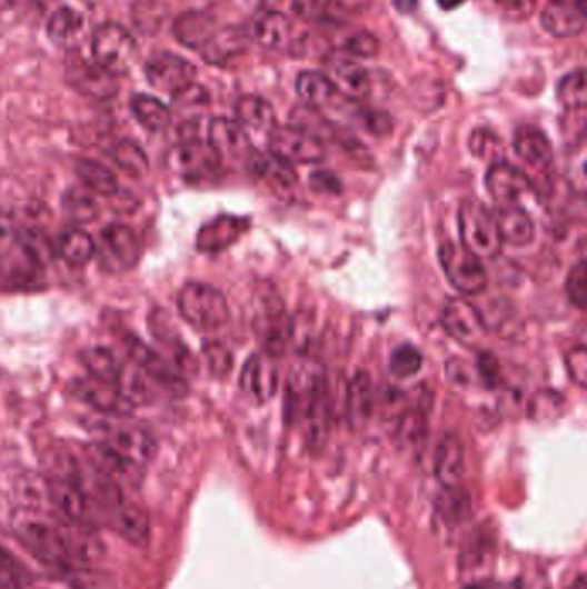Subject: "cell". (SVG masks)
Listing matches in <instances>:
<instances>
[{
  "instance_id": "cell-43",
  "label": "cell",
  "mask_w": 587,
  "mask_h": 589,
  "mask_svg": "<svg viewBox=\"0 0 587 589\" xmlns=\"http://www.w3.org/2000/svg\"><path fill=\"white\" fill-rule=\"evenodd\" d=\"M397 437L404 447L416 448L424 445L427 437V421L422 410H404L398 416Z\"/></svg>"
},
{
  "instance_id": "cell-16",
  "label": "cell",
  "mask_w": 587,
  "mask_h": 589,
  "mask_svg": "<svg viewBox=\"0 0 587 589\" xmlns=\"http://www.w3.org/2000/svg\"><path fill=\"white\" fill-rule=\"evenodd\" d=\"M279 372L276 357L271 353L260 352L253 353L250 359L245 362L243 371L240 376L241 391L247 395L252 402L262 403L269 402L278 391Z\"/></svg>"
},
{
  "instance_id": "cell-39",
  "label": "cell",
  "mask_w": 587,
  "mask_h": 589,
  "mask_svg": "<svg viewBox=\"0 0 587 589\" xmlns=\"http://www.w3.org/2000/svg\"><path fill=\"white\" fill-rule=\"evenodd\" d=\"M83 30V18L69 8L59 9L50 16L47 23L49 39L58 46H71Z\"/></svg>"
},
{
  "instance_id": "cell-51",
  "label": "cell",
  "mask_w": 587,
  "mask_h": 589,
  "mask_svg": "<svg viewBox=\"0 0 587 589\" xmlns=\"http://www.w3.org/2000/svg\"><path fill=\"white\" fill-rule=\"evenodd\" d=\"M565 368L574 383L584 390L587 387V350L584 345L568 350L565 356Z\"/></svg>"
},
{
  "instance_id": "cell-53",
  "label": "cell",
  "mask_w": 587,
  "mask_h": 589,
  "mask_svg": "<svg viewBox=\"0 0 587 589\" xmlns=\"http://www.w3.org/2000/svg\"><path fill=\"white\" fill-rule=\"evenodd\" d=\"M295 14L304 20H322L335 8L332 0H294Z\"/></svg>"
},
{
  "instance_id": "cell-59",
  "label": "cell",
  "mask_w": 587,
  "mask_h": 589,
  "mask_svg": "<svg viewBox=\"0 0 587 589\" xmlns=\"http://www.w3.org/2000/svg\"><path fill=\"white\" fill-rule=\"evenodd\" d=\"M464 2L466 0H438V6L442 11H454V9L460 8Z\"/></svg>"
},
{
  "instance_id": "cell-10",
  "label": "cell",
  "mask_w": 587,
  "mask_h": 589,
  "mask_svg": "<svg viewBox=\"0 0 587 589\" xmlns=\"http://www.w3.org/2000/svg\"><path fill=\"white\" fill-rule=\"evenodd\" d=\"M47 497L66 521L88 525L92 521V501L78 476H53L47 481Z\"/></svg>"
},
{
  "instance_id": "cell-34",
  "label": "cell",
  "mask_w": 587,
  "mask_h": 589,
  "mask_svg": "<svg viewBox=\"0 0 587 589\" xmlns=\"http://www.w3.org/2000/svg\"><path fill=\"white\" fill-rule=\"evenodd\" d=\"M245 49V34L237 28H219L200 54L210 64L222 66Z\"/></svg>"
},
{
  "instance_id": "cell-55",
  "label": "cell",
  "mask_w": 587,
  "mask_h": 589,
  "mask_svg": "<svg viewBox=\"0 0 587 589\" xmlns=\"http://www.w3.org/2000/svg\"><path fill=\"white\" fill-rule=\"evenodd\" d=\"M362 121L367 131L376 134V137H385V134H388L389 131H391V119L388 118V114H382V112H362Z\"/></svg>"
},
{
  "instance_id": "cell-18",
  "label": "cell",
  "mask_w": 587,
  "mask_h": 589,
  "mask_svg": "<svg viewBox=\"0 0 587 589\" xmlns=\"http://www.w3.org/2000/svg\"><path fill=\"white\" fill-rule=\"evenodd\" d=\"M71 390L74 397L80 398L88 406L99 409L100 412L112 413V416H128L135 407L133 400L119 385L107 383L92 376L78 379Z\"/></svg>"
},
{
  "instance_id": "cell-25",
  "label": "cell",
  "mask_w": 587,
  "mask_h": 589,
  "mask_svg": "<svg viewBox=\"0 0 587 589\" xmlns=\"http://www.w3.org/2000/svg\"><path fill=\"white\" fill-rule=\"evenodd\" d=\"M435 472L442 488L460 487L466 472V448L454 432H448L439 443Z\"/></svg>"
},
{
  "instance_id": "cell-31",
  "label": "cell",
  "mask_w": 587,
  "mask_h": 589,
  "mask_svg": "<svg viewBox=\"0 0 587 589\" xmlns=\"http://www.w3.org/2000/svg\"><path fill=\"white\" fill-rule=\"evenodd\" d=\"M295 89L310 109L331 108L338 97H341L331 80L317 71H304L298 74Z\"/></svg>"
},
{
  "instance_id": "cell-37",
  "label": "cell",
  "mask_w": 587,
  "mask_h": 589,
  "mask_svg": "<svg viewBox=\"0 0 587 589\" xmlns=\"http://www.w3.org/2000/svg\"><path fill=\"white\" fill-rule=\"evenodd\" d=\"M77 174L84 187L97 196L112 197L118 193L119 181L115 172L96 161L81 159L77 162Z\"/></svg>"
},
{
  "instance_id": "cell-20",
  "label": "cell",
  "mask_w": 587,
  "mask_h": 589,
  "mask_svg": "<svg viewBox=\"0 0 587 589\" xmlns=\"http://www.w3.org/2000/svg\"><path fill=\"white\" fill-rule=\"evenodd\" d=\"M66 71H68L69 83L90 99L109 100L118 92L115 74L100 68L97 62L90 64L83 59H74L69 62Z\"/></svg>"
},
{
  "instance_id": "cell-4",
  "label": "cell",
  "mask_w": 587,
  "mask_h": 589,
  "mask_svg": "<svg viewBox=\"0 0 587 589\" xmlns=\"http://www.w3.org/2000/svg\"><path fill=\"white\" fill-rule=\"evenodd\" d=\"M178 309L181 318L200 331H216L229 321L228 300L209 284H185L178 293Z\"/></svg>"
},
{
  "instance_id": "cell-60",
  "label": "cell",
  "mask_w": 587,
  "mask_h": 589,
  "mask_svg": "<svg viewBox=\"0 0 587 589\" xmlns=\"http://www.w3.org/2000/svg\"><path fill=\"white\" fill-rule=\"evenodd\" d=\"M404 2L407 4L405 6L404 14H407V12H412L414 9H416L417 0H395V4L397 6L404 4Z\"/></svg>"
},
{
  "instance_id": "cell-22",
  "label": "cell",
  "mask_w": 587,
  "mask_h": 589,
  "mask_svg": "<svg viewBox=\"0 0 587 589\" xmlns=\"http://www.w3.org/2000/svg\"><path fill=\"white\" fill-rule=\"evenodd\" d=\"M328 74L326 77L335 84L341 97L351 100H364L369 97L372 83H370L369 73L359 64L341 56H332L326 61Z\"/></svg>"
},
{
  "instance_id": "cell-61",
  "label": "cell",
  "mask_w": 587,
  "mask_h": 589,
  "mask_svg": "<svg viewBox=\"0 0 587 589\" xmlns=\"http://www.w3.org/2000/svg\"><path fill=\"white\" fill-rule=\"evenodd\" d=\"M568 589H586V578L583 575L574 581V585Z\"/></svg>"
},
{
  "instance_id": "cell-41",
  "label": "cell",
  "mask_w": 587,
  "mask_h": 589,
  "mask_svg": "<svg viewBox=\"0 0 587 589\" xmlns=\"http://www.w3.org/2000/svg\"><path fill=\"white\" fill-rule=\"evenodd\" d=\"M66 216L78 224L93 221L99 216V203L93 199L92 192L84 188H73L62 199Z\"/></svg>"
},
{
  "instance_id": "cell-35",
  "label": "cell",
  "mask_w": 587,
  "mask_h": 589,
  "mask_svg": "<svg viewBox=\"0 0 587 589\" xmlns=\"http://www.w3.org/2000/svg\"><path fill=\"white\" fill-rule=\"evenodd\" d=\"M58 252L69 266H84L96 257V241L80 228H69L59 237Z\"/></svg>"
},
{
  "instance_id": "cell-64",
  "label": "cell",
  "mask_w": 587,
  "mask_h": 589,
  "mask_svg": "<svg viewBox=\"0 0 587 589\" xmlns=\"http://www.w3.org/2000/svg\"><path fill=\"white\" fill-rule=\"evenodd\" d=\"M42 589H52V588H42Z\"/></svg>"
},
{
  "instance_id": "cell-54",
  "label": "cell",
  "mask_w": 587,
  "mask_h": 589,
  "mask_svg": "<svg viewBox=\"0 0 587 589\" xmlns=\"http://www.w3.org/2000/svg\"><path fill=\"white\" fill-rule=\"evenodd\" d=\"M477 371H479L480 381L486 387L495 388L501 383L500 366L491 353H480L479 360H477Z\"/></svg>"
},
{
  "instance_id": "cell-5",
  "label": "cell",
  "mask_w": 587,
  "mask_h": 589,
  "mask_svg": "<svg viewBox=\"0 0 587 589\" xmlns=\"http://www.w3.org/2000/svg\"><path fill=\"white\" fill-rule=\"evenodd\" d=\"M438 257L442 272L458 293L472 297V294L482 293L488 288V272L485 266L479 257L474 256L461 243L445 241L439 247Z\"/></svg>"
},
{
  "instance_id": "cell-24",
  "label": "cell",
  "mask_w": 587,
  "mask_h": 589,
  "mask_svg": "<svg viewBox=\"0 0 587 589\" xmlns=\"http://www.w3.org/2000/svg\"><path fill=\"white\" fill-rule=\"evenodd\" d=\"M248 221L237 216L222 214L210 219L200 228L197 237V249L200 252L218 253L233 246L235 241L247 231Z\"/></svg>"
},
{
  "instance_id": "cell-52",
  "label": "cell",
  "mask_w": 587,
  "mask_h": 589,
  "mask_svg": "<svg viewBox=\"0 0 587 589\" xmlns=\"http://www.w3.org/2000/svg\"><path fill=\"white\" fill-rule=\"evenodd\" d=\"M345 50L348 54L359 56V58H374L379 52V42L372 33L360 31V33L348 37Z\"/></svg>"
},
{
  "instance_id": "cell-42",
  "label": "cell",
  "mask_w": 587,
  "mask_h": 589,
  "mask_svg": "<svg viewBox=\"0 0 587 589\" xmlns=\"http://www.w3.org/2000/svg\"><path fill=\"white\" fill-rule=\"evenodd\" d=\"M112 159L121 171L127 172L128 177L141 178L149 172V159L146 150L141 149L130 140L119 142L112 150Z\"/></svg>"
},
{
  "instance_id": "cell-15",
  "label": "cell",
  "mask_w": 587,
  "mask_h": 589,
  "mask_svg": "<svg viewBox=\"0 0 587 589\" xmlns=\"http://www.w3.org/2000/svg\"><path fill=\"white\" fill-rule=\"evenodd\" d=\"M197 69L187 59L180 56L160 52L152 56L146 64V77L152 87L162 92L176 93L183 92L190 84L195 83Z\"/></svg>"
},
{
  "instance_id": "cell-58",
  "label": "cell",
  "mask_w": 587,
  "mask_h": 589,
  "mask_svg": "<svg viewBox=\"0 0 587 589\" xmlns=\"http://www.w3.org/2000/svg\"><path fill=\"white\" fill-rule=\"evenodd\" d=\"M248 4L253 6L257 11H275L282 4V0H247Z\"/></svg>"
},
{
  "instance_id": "cell-9",
  "label": "cell",
  "mask_w": 587,
  "mask_h": 589,
  "mask_svg": "<svg viewBox=\"0 0 587 589\" xmlns=\"http://www.w3.org/2000/svg\"><path fill=\"white\" fill-rule=\"evenodd\" d=\"M100 445L111 450L128 466L141 471L156 453V441L147 429L135 425H118L106 429Z\"/></svg>"
},
{
  "instance_id": "cell-29",
  "label": "cell",
  "mask_w": 587,
  "mask_h": 589,
  "mask_svg": "<svg viewBox=\"0 0 587 589\" xmlns=\"http://www.w3.org/2000/svg\"><path fill=\"white\" fill-rule=\"evenodd\" d=\"M218 21L209 12H185L175 21L172 33L181 46L188 49L202 50L210 42L213 34L218 33Z\"/></svg>"
},
{
  "instance_id": "cell-17",
  "label": "cell",
  "mask_w": 587,
  "mask_h": 589,
  "mask_svg": "<svg viewBox=\"0 0 587 589\" xmlns=\"http://www.w3.org/2000/svg\"><path fill=\"white\" fill-rule=\"evenodd\" d=\"M441 326L461 343H476L486 333L485 316L464 297L447 300L441 310Z\"/></svg>"
},
{
  "instance_id": "cell-7",
  "label": "cell",
  "mask_w": 587,
  "mask_h": 589,
  "mask_svg": "<svg viewBox=\"0 0 587 589\" xmlns=\"http://www.w3.org/2000/svg\"><path fill=\"white\" fill-rule=\"evenodd\" d=\"M269 152L287 164H317L325 161V142L304 128L276 124L269 131Z\"/></svg>"
},
{
  "instance_id": "cell-48",
  "label": "cell",
  "mask_w": 587,
  "mask_h": 589,
  "mask_svg": "<svg viewBox=\"0 0 587 589\" xmlns=\"http://www.w3.org/2000/svg\"><path fill=\"white\" fill-rule=\"evenodd\" d=\"M203 357L213 378L225 379L229 372L233 371V353L221 341H207L203 345Z\"/></svg>"
},
{
  "instance_id": "cell-12",
  "label": "cell",
  "mask_w": 587,
  "mask_h": 589,
  "mask_svg": "<svg viewBox=\"0 0 587 589\" xmlns=\"http://www.w3.org/2000/svg\"><path fill=\"white\" fill-rule=\"evenodd\" d=\"M207 143L218 153L222 166L225 162L247 166L253 153L252 142L238 121L228 118H216L207 130Z\"/></svg>"
},
{
  "instance_id": "cell-8",
  "label": "cell",
  "mask_w": 587,
  "mask_h": 589,
  "mask_svg": "<svg viewBox=\"0 0 587 589\" xmlns=\"http://www.w3.org/2000/svg\"><path fill=\"white\" fill-rule=\"evenodd\" d=\"M96 257L103 271L112 274L131 271L140 261V240L130 227L109 224L96 243Z\"/></svg>"
},
{
  "instance_id": "cell-62",
  "label": "cell",
  "mask_w": 587,
  "mask_h": 589,
  "mask_svg": "<svg viewBox=\"0 0 587 589\" xmlns=\"http://www.w3.org/2000/svg\"><path fill=\"white\" fill-rule=\"evenodd\" d=\"M12 0H0V11H6V9L11 8Z\"/></svg>"
},
{
  "instance_id": "cell-45",
  "label": "cell",
  "mask_w": 587,
  "mask_h": 589,
  "mask_svg": "<svg viewBox=\"0 0 587 589\" xmlns=\"http://www.w3.org/2000/svg\"><path fill=\"white\" fill-rule=\"evenodd\" d=\"M558 100L567 111H584L586 109V73L577 69L561 78L558 84Z\"/></svg>"
},
{
  "instance_id": "cell-32",
  "label": "cell",
  "mask_w": 587,
  "mask_h": 589,
  "mask_svg": "<svg viewBox=\"0 0 587 589\" xmlns=\"http://www.w3.org/2000/svg\"><path fill=\"white\" fill-rule=\"evenodd\" d=\"M111 526L130 543L141 547L146 545L150 538V521L140 507L131 506L125 501L115 516L111 517Z\"/></svg>"
},
{
  "instance_id": "cell-26",
  "label": "cell",
  "mask_w": 587,
  "mask_h": 589,
  "mask_svg": "<svg viewBox=\"0 0 587 589\" xmlns=\"http://www.w3.org/2000/svg\"><path fill=\"white\" fill-rule=\"evenodd\" d=\"M376 410V388L367 372L351 379L347 393V419L354 431H362Z\"/></svg>"
},
{
  "instance_id": "cell-23",
  "label": "cell",
  "mask_w": 587,
  "mask_h": 589,
  "mask_svg": "<svg viewBox=\"0 0 587 589\" xmlns=\"http://www.w3.org/2000/svg\"><path fill=\"white\" fill-rule=\"evenodd\" d=\"M294 33V23L278 11H259L250 23V37L263 49H291Z\"/></svg>"
},
{
  "instance_id": "cell-47",
  "label": "cell",
  "mask_w": 587,
  "mask_h": 589,
  "mask_svg": "<svg viewBox=\"0 0 587 589\" xmlns=\"http://www.w3.org/2000/svg\"><path fill=\"white\" fill-rule=\"evenodd\" d=\"M31 575L21 566L20 560L0 547V589H28Z\"/></svg>"
},
{
  "instance_id": "cell-28",
  "label": "cell",
  "mask_w": 587,
  "mask_h": 589,
  "mask_svg": "<svg viewBox=\"0 0 587 589\" xmlns=\"http://www.w3.org/2000/svg\"><path fill=\"white\" fill-rule=\"evenodd\" d=\"M495 214L501 240L507 246L526 247L536 237V227L529 212L520 206H498Z\"/></svg>"
},
{
  "instance_id": "cell-33",
  "label": "cell",
  "mask_w": 587,
  "mask_h": 589,
  "mask_svg": "<svg viewBox=\"0 0 587 589\" xmlns=\"http://www.w3.org/2000/svg\"><path fill=\"white\" fill-rule=\"evenodd\" d=\"M436 516L445 525L458 526L472 512V500L464 488H442L435 501Z\"/></svg>"
},
{
  "instance_id": "cell-50",
  "label": "cell",
  "mask_w": 587,
  "mask_h": 589,
  "mask_svg": "<svg viewBox=\"0 0 587 589\" xmlns=\"http://www.w3.org/2000/svg\"><path fill=\"white\" fill-rule=\"evenodd\" d=\"M470 152L479 159H491L493 162L504 161L501 143L495 134L486 130H476L469 140ZM491 162V164H493Z\"/></svg>"
},
{
  "instance_id": "cell-40",
  "label": "cell",
  "mask_w": 587,
  "mask_h": 589,
  "mask_svg": "<svg viewBox=\"0 0 587 589\" xmlns=\"http://www.w3.org/2000/svg\"><path fill=\"white\" fill-rule=\"evenodd\" d=\"M131 111L141 127L149 131L165 130L169 123V109L159 99L149 96H135Z\"/></svg>"
},
{
  "instance_id": "cell-38",
  "label": "cell",
  "mask_w": 587,
  "mask_h": 589,
  "mask_svg": "<svg viewBox=\"0 0 587 589\" xmlns=\"http://www.w3.org/2000/svg\"><path fill=\"white\" fill-rule=\"evenodd\" d=\"M81 360H83L88 376L121 387L122 379H125V369H122L121 363H119L111 350L90 349L83 353Z\"/></svg>"
},
{
  "instance_id": "cell-1",
  "label": "cell",
  "mask_w": 587,
  "mask_h": 589,
  "mask_svg": "<svg viewBox=\"0 0 587 589\" xmlns=\"http://www.w3.org/2000/svg\"><path fill=\"white\" fill-rule=\"evenodd\" d=\"M12 529L34 559L53 569H77L90 560L92 548L71 526L33 513H20L12 522Z\"/></svg>"
},
{
  "instance_id": "cell-27",
  "label": "cell",
  "mask_w": 587,
  "mask_h": 589,
  "mask_svg": "<svg viewBox=\"0 0 587 589\" xmlns=\"http://www.w3.org/2000/svg\"><path fill=\"white\" fill-rule=\"evenodd\" d=\"M515 153L534 171H549L554 164V147L538 128H520L514 138Z\"/></svg>"
},
{
  "instance_id": "cell-14",
  "label": "cell",
  "mask_w": 587,
  "mask_h": 589,
  "mask_svg": "<svg viewBox=\"0 0 587 589\" xmlns=\"http://www.w3.org/2000/svg\"><path fill=\"white\" fill-rule=\"evenodd\" d=\"M171 166L181 178L190 181L209 180L222 171L221 159L212 147L199 140H188L172 152Z\"/></svg>"
},
{
  "instance_id": "cell-13",
  "label": "cell",
  "mask_w": 587,
  "mask_h": 589,
  "mask_svg": "<svg viewBox=\"0 0 587 589\" xmlns=\"http://www.w3.org/2000/svg\"><path fill=\"white\" fill-rule=\"evenodd\" d=\"M486 188L500 206H520L534 192V183L523 169L510 162L498 161L486 172Z\"/></svg>"
},
{
  "instance_id": "cell-6",
  "label": "cell",
  "mask_w": 587,
  "mask_h": 589,
  "mask_svg": "<svg viewBox=\"0 0 587 589\" xmlns=\"http://www.w3.org/2000/svg\"><path fill=\"white\" fill-rule=\"evenodd\" d=\"M92 54L93 61L100 68L119 77L130 71L131 66L137 61V42L130 31L119 24H103L93 33Z\"/></svg>"
},
{
  "instance_id": "cell-21",
  "label": "cell",
  "mask_w": 587,
  "mask_h": 589,
  "mask_svg": "<svg viewBox=\"0 0 587 589\" xmlns=\"http://www.w3.org/2000/svg\"><path fill=\"white\" fill-rule=\"evenodd\" d=\"M541 23L546 31L558 39L583 33L586 27V0H549L541 14Z\"/></svg>"
},
{
  "instance_id": "cell-3",
  "label": "cell",
  "mask_w": 587,
  "mask_h": 589,
  "mask_svg": "<svg viewBox=\"0 0 587 589\" xmlns=\"http://www.w3.org/2000/svg\"><path fill=\"white\" fill-rule=\"evenodd\" d=\"M461 246L479 259H496L504 250L495 214L479 200H464L458 211Z\"/></svg>"
},
{
  "instance_id": "cell-44",
  "label": "cell",
  "mask_w": 587,
  "mask_h": 589,
  "mask_svg": "<svg viewBox=\"0 0 587 589\" xmlns=\"http://www.w3.org/2000/svg\"><path fill=\"white\" fill-rule=\"evenodd\" d=\"M565 398L555 390H541L530 398L527 406L530 421L548 422L560 418L564 412Z\"/></svg>"
},
{
  "instance_id": "cell-19",
  "label": "cell",
  "mask_w": 587,
  "mask_h": 589,
  "mask_svg": "<svg viewBox=\"0 0 587 589\" xmlns=\"http://www.w3.org/2000/svg\"><path fill=\"white\" fill-rule=\"evenodd\" d=\"M127 345V352L130 359L137 363L141 372H146L152 381H156L160 387L171 391V393L181 395L187 391L183 376L178 375L175 369L169 366L168 360L159 353L153 352L150 347H147L143 341L137 338L128 337L125 340Z\"/></svg>"
},
{
  "instance_id": "cell-49",
  "label": "cell",
  "mask_w": 587,
  "mask_h": 589,
  "mask_svg": "<svg viewBox=\"0 0 587 589\" xmlns=\"http://www.w3.org/2000/svg\"><path fill=\"white\" fill-rule=\"evenodd\" d=\"M565 291H567L568 300L576 309L586 310L587 306V268L584 259H580L570 272H568L567 281H565Z\"/></svg>"
},
{
  "instance_id": "cell-30",
  "label": "cell",
  "mask_w": 587,
  "mask_h": 589,
  "mask_svg": "<svg viewBox=\"0 0 587 589\" xmlns=\"http://www.w3.org/2000/svg\"><path fill=\"white\" fill-rule=\"evenodd\" d=\"M247 169L252 172L253 177L266 180L272 187L285 188V190L294 188L298 181L294 166L282 162L271 152L263 153L253 150L252 156L248 159Z\"/></svg>"
},
{
  "instance_id": "cell-46",
  "label": "cell",
  "mask_w": 587,
  "mask_h": 589,
  "mask_svg": "<svg viewBox=\"0 0 587 589\" xmlns=\"http://www.w3.org/2000/svg\"><path fill=\"white\" fill-rule=\"evenodd\" d=\"M422 369V356L414 345H400L389 356V372L398 379L412 378Z\"/></svg>"
},
{
  "instance_id": "cell-2",
  "label": "cell",
  "mask_w": 587,
  "mask_h": 589,
  "mask_svg": "<svg viewBox=\"0 0 587 589\" xmlns=\"http://www.w3.org/2000/svg\"><path fill=\"white\" fill-rule=\"evenodd\" d=\"M42 264L31 233L21 230L8 212H0V290L30 287Z\"/></svg>"
},
{
  "instance_id": "cell-56",
  "label": "cell",
  "mask_w": 587,
  "mask_h": 589,
  "mask_svg": "<svg viewBox=\"0 0 587 589\" xmlns=\"http://www.w3.org/2000/svg\"><path fill=\"white\" fill-rule=\"evenodd\" d=\"M340 180L328 171H317L310 177V188L319 193L340 192Z\"/></svg>"
},
{
  "instance_id": "cell-11",
  "label": "cell",
  "mask_w": 587,
  "mask_h": 589,
  "mask_svg": "<svg viewBox=\"0 0 587 589\" xmlns=\"http://www.w3.org/2000/svg\"><path fill=\"white\" fill-rule=\"evenodd\" d=\"M256 335L262 343L263 352L279 357L287 352L294 341L295 322L279 300H267L263 310L253 322Z\"/></svg>"
},
{
  "instance_id": "cell-57",
  "label": "cell",
  "mask_w": 587,
  "mask_h": 589,
  "mask_svg": "<svg viewBox=\"0 0 587 589\" xmlns=\"http://www.w3.org/2000/svg\"><path fill=\"white\" fill-rule=\"evenodd\" d=\"M498 4L515 20H524L536 8V0H498Z\"/></svg>"
},
{
  "instance_id": "cell-36",
  "label": "cell",
  "mask_w": 587,
  "mask_h": 589,
  "mask_svg": "<svg viewBox=\"0 0 587 589\" xmlns=\"http://www.w3.org/2000/svg\"><path fill=\"white\" fill-rule=\"evenodd\" d=\"M241 127L271 131L276 127V114L271 103L257 96L241 97L235 108Z\"/></svg>"
},
{
  "instance_id": "cell-63",
  "label": "cell",
  "mask_w": 587,
  "mask_h": 589,
  "mask_svg": "<svg viewBox=\"0 0 587 589\" xmlns=\"http://www.w3.org/2000/svg\"><path fill=\"white\" fill-rule=\"evenodd\" d=\"M464 589H480V588H477V586H467V588H464Z\"/></svg>"
}]
</instances>
